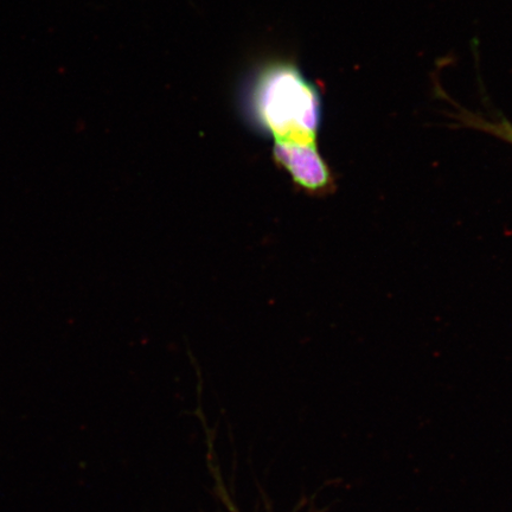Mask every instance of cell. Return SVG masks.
Masks as SVG:
<instances>
[{"label": "cell", "mask_w": 512, "mask_h": 512, "mask_svg": "<svg viewBox=\"0 0 512 512\" xmlns=\"http://www.w3.org/2000/svg\"><path fill=\"white\" fill-rule=\"evenodd\" d=\"M251 105L256 120L273 134L277 145L317 146L322 98L293 64L275 63L262 70L252 89Z\"/></svg>", "instance_id": "1"}, {"label": "cell", "mask_w": 512, "mask_h": 512, "mask_svg": "<svg viewBox=\"0 0 512 512\" xmlns=\"http://www.w3.org/2000/svg\"><path fill=\"white\" fill-rule=\"evenodd\" d=\"M460 121H462L464 125L466 124V126L492 134V136L512 145V124L505 118L488 120L472 113H464L460 115Z\"/></svg>", "instance_id": "2"}]
</instances>
